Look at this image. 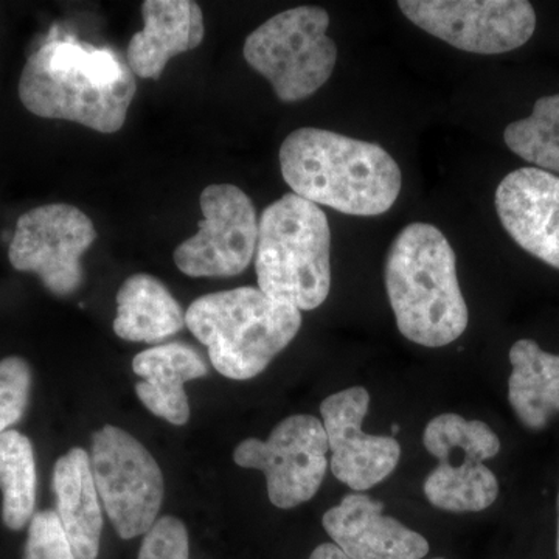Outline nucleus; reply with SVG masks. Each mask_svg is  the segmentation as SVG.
<instances>
[{"instance_id": "obj_8", "label": "nucleus", "mask_w": 559, "mask_h": 559, "mask_svg": "<svg viewBox=\"0 0 559 559\" xmlns=\"http://www.w3.org/2000/svg\"><path fill=\"white\" fill-rule=\"evenodd\" d=\"M329 451L322 421L312 415H293L280 421L266 440L241 441L234 460L241 468L261 471L272 506L290 510L318 495L329 469Z\"/></svg>"}, {"instance_id": "obj_17", "label": "nucleus", "mask_w": 559, "mask_h": 559, "mask_svg": "<svg viewBox=\"0 0 559 559\" xmlns=\"http://www.w3.org/2000/svg\"><path fill=\"white\" fill-rule=\"evenodd\" d=\"M57 514L76 559H97L103 516L100 496L92 476L91 457L73 448L55 463Z\"/></svg>"}, {"instance_id": "obj_13", "label": "nucleus", "mask_w": 559, "mask_h": 559, "mask_svg": "<svg viewBox=\"0 0 559 559\" xmlns=\"http://www.w3.org/2000/svg\"><path fill=\"white\" fill-rule=\"evenodd\" d=\"M496 210L507 234L530 255L559 270V178L520 168L500 180Z\"/></svg>"}, {"instance_id": "obj_6", "label": "nucleus", "mask_w": 559, "mask_h": 559, "mask_svg": "<svg viewBox=\"0 0 559 559\" xmlns=\"http://www.w3.org/2000/svg\"><path fill=\"white\" fill-rule=\"evenodd\" d=\"M329 27V13L320 7L283 11L250 33L245 60L270 81L280 100H305L336 68L337 47L326 35Z\"/></svg>"}, {"instance_id": "obj_3", "label": "nucleus", "mask_w": 559, "mask_h": 559, "mask_svg": "<svg viewBox=\"0 0 559 559\" xmlns=\"http://www.w3.org/2000/svg\"><path fill=\"white\" fill-rule=\"evenodd\" d=\"M384 277L396 326L406 340L440 348L468 329L457 257L443 231L432 224L412 223L400 231L390 246Z\"/></svg>"}, {"instance_id": "obj_15", "label": "nucleus", "mask_w": 559, "mask_h": 559, "mask_svg": "<svg viewBox=\"0 0 559 559\" xmlns=\"http://www.w3.org/2000/svg\"><path fill=\"white\" fill-rule=\"evenodd\" d=\"M145 27L128 44L131 72L143 80H157L176 55L201 46L204 14L191 0H145L142 3Z\"/></svg>"}, {"instance_id": "obj_25", "label": "nucleus", "mask_w": 559, "mask_h": 559, "mask_svg": "<svg viewBox=\"0 0 559 559\" xmlns=\"http://www.w3.org/2000/svg\"><path fill=\"white\" fill-rule=\"evenodd\" d=\"M24 559H76L57 511H39L33 516Z\"/></svg>"}, {"instance_id": "obj_27", "label": "nucleus", "mask_w": 559, "mask_h": 559, "mask_svg": "<svg viewBox=\"0 0 559 559\" xmlns=\"http://www.w3.org/2000/svg\"><path fill=\"white\" fill-rule=\"evenodd\" d=\"M310 559H352L334 543L320 544L312 551Z\"/></svg>"}, {"instance_id": "obj_21", "label": "nucleus", "mask_w": 559, "mask_h": 559, "mask_svg": "<svg viewBox=\"0 0 559 559\" xmlns=\"http://www.w3.org/2000/svg\"><path fill=\"white\" fill-rule=\"evenodd\" d=\"M0 489L2 520L10 530H22L35 516L36 462L28 437L17 430L0 433Z\"/></svg>"}, {"instance_id": "obj_18", "label": "nucleus", "mask_w": 559, "mask_h": 559, "mask_svg": "<svg viewBox=\"0 0 559 559\" xmlns=\"http://www.w3.org/2000/svg\"><path fill=\"white\" fill-rule=\"evenodd\" d=\"M186 312L164 283L148 274L124 280L117 293L114 333L128 342L154 344L178 334Z\"/></svg>"}, {"instance_id": "obj_16", "label": "nucleus", "mask_w": 559, "mask_h": 559, "mask_svg": "<svg viewBox=\"0 0 559 559\" xmlns=\"http://www.w3.org/2000/svg\"><path fill=\"white\" fill-rule=\"evenodd\" d=\"M132 370L143 381L135 384L139 400L156 417L183 426L190 419L186 384L209 373L200 353L182 342L157 345L132 359Z\"/></svg>"}, {"instance_id": "obj_22", "label": "nucleus", "mask_w": 559, "mask_h": 559, "mask_svg": "<svg viewBox=\"0 0 559 559\" xmlns=\"http://www.w3.org/2000/svg\"><path fill=\"white\" fill-rule=\"evenodd\" d=\"M503 140L521 159L559 175V94L539 98L532 116L506 128Z\"/></svg>"}, {"instance_id": "obj_5", "label": "nucleus", "mask_w": 559, "mask_h": 559, "mask_svg": "<svg viewBox=\"0 0 559 559\" xmlns=\"http://www.w3.org/2000/svg\"><path fill=\"white\" fill-rule=\"evenodd\" d=\"M331 230L319 205L286 193L259 219L255 272L259 289L299 311L329 299Z\"/></svg>"}, {"instance_id": "obj_4", "label": "nucleus", "mask_w": 559, "mask_h": 559, "mask_svg": "<svg viewBox=\"0 0 559 559\" xmlns=\"http://www.w3.org/2000/svg\"><path fill=\"white\" fill-rule=\"evenodd\" d=\"M186 325L207 347L218 373L246 381L266 370L299 334L301 312L259 288L242 286L194 300Z\"/></svg>"}, {"instance_id": "obj_28", "label": "nucleus", "mask_w": 559, "mask_h": 559, "mask_svg": "<svg viewBox=\"0 0 559 559\" xmlns=\"http://www.w3.org/2000/svg\"><path fill=\"white\" fill-rule=\"evenodd\" d=\"M557 511H558L557 555H558V559H559V491H558V499H557Z\"/></svg>"}, {"instance_id": "obj_9", "label": "nucleus", "mask_w": 559, "mask_h": 559, "mask_svg": "<svg viewBox=\"0 0 559 559\" xmlns=\"http://www.w3.org/2000/svg\"><path fill=\"white\" fill-rule=\"evenodd\" d=\"M404 16L455 49L499 55L520 49L536 31L525 0H401Z\"/></svg>"}, {"instance_id": "obj_2", "label": "nucleus", "mask_w": 559, "mask_h": 559, "mask_svg": "<svg viewBox=\"0 0 559 559\" xmlns=\"http://www.w3.org/2000/svg\"><path fill=\"white\" fill-rule=\"evenodd\" d=\"M285 182L297 197L352 216H378L399 200L403 176L378 143L300 128L280 148Z\"/></svg>"}, {"instance_id": "obj_19", "label": "nucleus", "mask_w": 559, "mask_h": 559, "mask_svg": "<svg viewBox=\"0 0 559 559\" xmlns=\"http://www.w3.org/2000/svg\"><path fill=\"white\" fill-rule=\"evenodd\" d=\"M509 401L525 428L540 430L559 412V355L535 341L514 342L510 349Z\"/></svg>"}, {"instance_id": "obj_11", "label": "nucleus", "mask_w": 559, "mask_h": 559, "mask_svg": "<svg viewBox=\"0 0 559 559\" xmlns=\"http://www.w3.org/2000/svg\"><path fill=\"white\" fill-rule=\"evenodd\" d=\"M200 230L175 250L176 266L189 277H235L255 257L259 216L237 186L213 183L201 193Z\"/></svg>"}, {"instance_id": "obj_7", "label": "nucleus", "mask_w": 559, "mask_h": 559, "mask_svg": "<svg viewBox=\"0 0 559 559\" xmlns=\"http://www.w3.org/2000/svg\"><path fill=\"white\" fill-rule=\"evenodd\" d=\"M90 457L98 496L120 538L145 535L164 502V476L156 460L116 426H105L92 436Z\"/></svg>"}, {"instance_id": "obj_23", "label": "nucleus", "mask_w": 559, "mask_h": 559, "mask_svg": "<svg viewBox=\"0 0 559 559\" xmlns=\"http://www.w3.org/2000/svg\"><path fill=\"white\" fill-rule=\"evenodd\" d=\"M423 447L432 457L439 460L451 452H459L485 463L499 454L500 440L495 430L480 419L441 414L426 425Z\"/></svg>"}, {"instance_id": "obj_26", "label": "nucleus", "mask_w": 559, "mask_h": 559, "mask_svg": "<svg viewBox=\"0 0 559 559\" xmlns=\"http://www.w3.org/2000/svg\"><path fill=\"white\" fill-rule=\"evenodd\" d=\"M139 559H189V533L178 518L164 516L145 533Z\"/></svg>"}, {"instance_id": "obj_10", "label": "nucleus", "mask_w": 559, "mask_h": 559, "mask_svg": "<svg viewBox=\"0 0 559 559\" xmlns=\"http://www.w3.org/2000/svg\"><path fill=\"white\" fill-rule=\"evenodd\" d=\"M95 238L94 223L75 205H40L17 219L10 263L16 271L38 275L55 296H70L83 285L81 259Z\"/></svg>"}, {"instance_id": "obj_20", "label": "nucleus", "mask_w": 559, "mask_h": 559, "mask_svg": "<svg viewBox=\"0 0 559 559\" xmlns=\"http://www.w3.org/2000/svg\"><path fill=\"white\" fill-rule=\"evenodd\" d=\"M430 506L451 513H477L498 500L499 481L485 463L465 460L462 465L439 463L423 485Z\"/></svg>"}, {"instance_id": "obj_1", "label": "nucleus", "mask_w": 559, "mask_h": 559, "mask_svg": "<svg viewBox=\"0 0 559 559\" xmlns=\"http://www.w3.org/2000/svg\"><path fill=\"white\" fill-rule=\"evenodd\" d=\"M135 91L134 73L116 51L75 39L40 46L20 80L22 105L35 116L73 121L103 134L123 127Z\"/></svg>"}, {"instance_id": "obj_24", "label": "nucleus", "mask_w": 559, "mask_h": 559, "mask_svg": "<svg viewBox=\"0 0 559 559\" xmlns=\"http://www.w3.org/2000/svg\"><path fill=\"white\" fill-rule=\"evenodd\" d=\"M31 390L32 369L27 360L17 356L0 360V433L24 417Z\"/></svg>"}, {"instance_id": "obj_12", "label": "nucleus", "mask_w": 559, "mask_h": 559, "mask_svg": "<svg viewBox=\"0 0 559 559\" xmlns=\"http://www.w3.org/2000/svg\"><path fill=\"white\" fill-rule=\"evenodd\" d=\"M369 407V390L359 385L333 393L320 406L331 451V473L356 492L388 479L401 459L399 440L364 432Z\"/></svg>"}, {"instance_id": "obj_14", "label": "nucleus", "mask_w": 559, "mask_h": 559, "mask_svg": "<svg viewBox=\"0 0 559 559\" xmlns=\"http://www.w3.org/2000/svg\"><path fill=\"white\" fill-rule=\"evenodd\" d=\"M323 528L352 559H423L429 543L395 518L384 514L380 500L352 492L323 514Z\"/></svg>"}, {"instance_id": "obj_29", "label": "nucleus", "mask_w": 559, "mask_h": 559, "mask_svg": "<svg viewBox=\"0 0 559 559\" xmlns=\"http://www.w3.org/2000/svg\"><path fill=\"white\" fill-rule=\"evenodd\" d=\"M432 559H444V558H432Z\"/></svg>"}]
</instances>
